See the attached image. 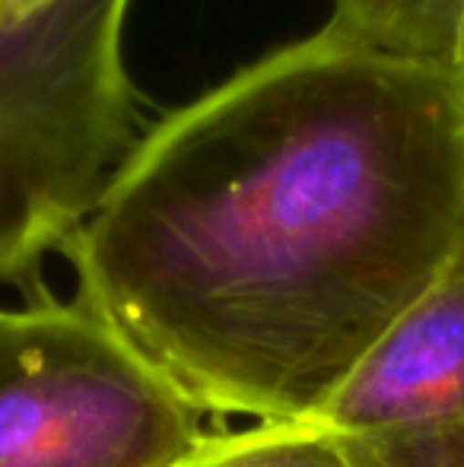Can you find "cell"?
Masks as SVG:
<instances>
[{"mask_svg":"<svg viewBox=\"0 0 464 467\" xmlns=\"http://www.w3.org/2000/svg\"><path fill=\"white\" fill-rule=\"evenodd\" d=\"M464 245V80L325 23L140 130L74 299L204 417L305 420Z\"/></svg>","mask_w":464,"mask_h":467,"instance_id":"1","label":"cell"},{"mask_svg":"<svg viewBox=\"0 0 464 467\" xmlns=\"http://www.w3.org/2000/svg\"><path fill=\"white\" fill-rule=\"evenodd\" d=\"M130 0H57L0 19V283L38 296L140 137L124 61Z\"/></svg>","mask_w":464,"mask_h":467,"instance_id":"2","label":"cell"},{"mask_svg":"<svg viewBox=\"0 0 464 467\" xmlns=\"http://www.w3.org/2000/svg\"><path fill=\"white\" fill-rule=\"evenodd\" d=\"M204 420L77 299L0 308V467H175Z\"/></svg>","mask_w":464,"mask_h":467,"instance_id":"3","label":"cell"},{"mask_svg":"<svg viewBox=\"0 0 464 467\" xmlns=\"http://www.w3.org/2000/svg\"><path fill=\"white\" fill-rule=\"evenodd\" d=\"M464 413V245L309 423L337 439L427 430Z\"/></svg>","mask_w":464,"mask_h":467,"instance_id":"4","label":"cell"},{"mask_svg":"<svg viewBox=\"0 0 464 467\" xmlns=\"http://www.w3.org/2000/svg\"><path fill=\"white\" fill-rule=\"evenodd\" d=\"M175 467H359L337 436L309 420L248 423L242 430L211 432Z\"/></svg>","mask_w":464,"mask_h":467,"instance_id":"5","label":"cell"},{"mask_svg":"<svg viewBox=\"0 0 464 467\" xmlns=\"http://www.w3.org/2000/svg\"><path fill=\"white\" fill-rule=\"evenodd\" d=\"M341 442L359 467H464V413L427 430Z\"/></svg>","mask_w":464,"mask_h":467,"instance_id":"6","label":"cell"},{"mask_svg":"<svg viewBox=\"0 0 464 467\" xmlns=\"http://www.w3.org/2000/svg\"><path fill=\"white\" fill-rule=\"evenodd\" d=\"M57 0H0V19L6 23H16V19H29L36 13L48 10Z\"/></svg>","mask_w":464,"mask_h":467,"instance_id":"7","label":"cell"}]
</instances>
